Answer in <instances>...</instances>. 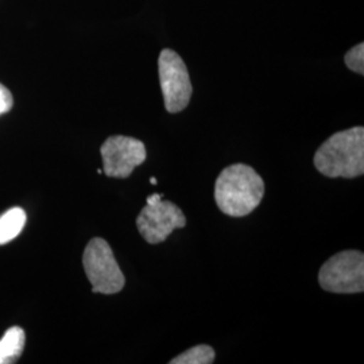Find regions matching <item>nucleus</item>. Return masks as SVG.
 <instances>
[{
  "label": "nucleus",
  "mask_w": 364,
  "mask_h": 364,
  "mask_svg": "<svg viewBox=\"0 0 364 364\" xmlns=\"http://www.w3.org/2000/svg\"><path fill=\"white\" fill-rule=\"evenodd\" d=\"M264 196V182L245 164H235L221 171L215 183V200L223 213L245 218L258 208Z\"/></svg>",
  "instance_id": "nucleus-1"
},
{
  "label": "nucleus",
  "mask_w": 364,
  "mask_h": 364,
  "mask_svg": "<svg viewBox=\"0 0 364 364\" xmlns=\"http://www.w3.org/2000/svg\"><path fill=\"white\" fill-rule=\"evenodd\" d=\"M314 166L329 178H356L364 173V129L353 127L328 138L314 154Z\"/></svg>",
  "instance_id": "nucleus-2"
},
{
  "label": "nucleus",
  "mask_w": 364,
  "mask_h": 364,
  "mask_svg": "<svg viewBox=\"0 0 364 364\" xmlns=\"http://www.w3.org/2000/svg\"><path fill=\"white\" fill-rule=\"evenodd\" d=\"M82 264L93 293L117 294L126 285V278L117 264L112 248L102 237H93L87 245Z\"/></svg>",
  "instance_id": "nucleus-3"
},
{
  "label": "nucleus",
  "mask_w": 364,
  "mask_h": 364,
  "mask_svg": "<svg viewBox=\"0 0 364 364\" xmlns=\"http://www.w3.org/2000/svg\"><path fill=\"white\" fill-rule=\"evenodd\" d=\"M318 284L331 293H362L364 290L363 252L347 250L333 255L321 266Z\"/></svg>",
  "instance_id": "nucleus-4"
},
{
  "label": "nucleus",
  "mask_w": 364,
  "mask_h": 364,
  "mask_svg": "<svg viewBox=\"0 0 364 364\" xmlns=\"http://www.w3.org/2000/svg\"><path fill=\"white\" fill-rule=\"evenodd\" d=\"M158 73L165 108L170 114L181 112L189 105L193 93L185 63L177 53L165 49L158 58Z\"/></svg>",
  "instance_id": "nucleus-5"
},
{
  "label": "nucleus",
  "mask_w": 364,
  "mask_h": 364,
  "mask_svg": "<svg viewBox=\"0 0 364 364\" xmlns=\"http://www.w3.org/2000/svg\"><path fill=\"white\" fill-rule=\"evenodd\" d=\"M100 154L103 158V173L114 178H127L135 168L141 166L147 158L142 141L115 135L105 141Z\"/></svg>",
  "instance_id": "nucleus-6"
},
{
  "label": "nucleus",
  "mask_w": 364,
  "mask_h": 364,
  "mask_svg": "<svg viewBox=\"0 0 364 364\" xmlns=\"http://www.w3.org/2000/svg\"><path fill=\"white\" fill-rule=\"evenodd\" d=\"M186 218L181 209L168 200L146 204L136 218L139 234L150 245H158L168 239L174 230L183 228Z\"/></svg>",
  "instance_id": "nucleus-7"
},
{
  "label": "nucleus",
  "mask_w": 364,
  "mask_h": 364,
  "mask_svg": "<svg viewBox=\"0 0 364 364\" xmlns=\"http://www.w3.org/2000/svg\"><path fill=\"white\" fill-rule=\"evenodd\" d=\"M25 340V331L22 328H10L0 340V364L15 363L23 352Z\"/></svg>",
  "instance_id": "nucleus-8"
},
{
  "label": "nucleus",
  "mask_w": 364,
  "mask_h": 364,
  "mask_svg": "<svg viewBox=\"0 0 364 364\" xmlns=\"http://www.w3.org/2000/svg\"><path fill=\"white\" fill-rule=\"evenodd\" d=\"M26 224V213L22 208H11L0 216V245L11 242L22 232Z\"/></svg>",
  "instance_id": "nucleus-9"
},
{
  "label": "nucleus",
  "mask_w": 364,
  "mask_h": 364,
  "mask_svg": "<svg viewBox=\"0 0 364 364\" xmlns=\"http://www.w3.org/2000/svg\"><path fill=\"white\" fill-rule=\"evenodd\" d=\"M216 353L215 350L207 346L200 344L189 348L188 351L182 352L181 355L176 356L170 360V364H210L215 362Z\"/></svg>",
  "instance_id": "nucleus-10"
},
{
  "label": "nucleus",
  "mask_w": 364,
  "mask_h": 364,
  "mask_svg": "<svg viewBox=\"0 0 364 364\" xmlns=\"http://www.w3.org/2000/svg\"><path fill=\"white\" fill-rule=\"evenodd\" d=\"M346 65L351 69L352 72L363 75L364 73V45L363 42L353 46L350 52L346 54Z\"/></svg>",
  "instance_id": "nucleus-11"
},
{
  "label": "nucleus",
  "mask_w": 364,
  "mask_h": 364,
  "mask_svg": "<svg viewBox=\"0 0 364 364\" xmlns=\"http://www.w3.org/2000/svg\"><path fill=\"white\" fill-rule=\"evenodd\" d=\"M14 100L11 92L3 84H0V115L7 114L13 108Z\"/></svg>",
  "instance_id": "nucleus-12"
},
{
  "label": "nucleus",
  "mask_w": 364,
  "mask_h": 364,
  "mask_svg": "<svg viewBox=\"0 0 364 364\" xmlns=\"http://www.w3.org/2000/svg\"><path fill=\"white\" fill-rule=\"evenodd\" d=\"M162 197H164V195H159V193L150 195L149 197H147V198H146V204H153V203H156V201L162 200Z\"/></svg>",
  "instance_id": "nucleus-13"
},
{
  "label": "nucleus",
  "mask_w": 364,
  "mask_h": 364,
  "mask_svg": "<svg viewBox=\"0 0 364 364\" xmlns=\"http://www.w3.org/2000/svg\"><path fill=\"white\" fill-rule=\"evenodd\" d=\"M150 182H151V183H153V185H156V178H154V177H153V178H150Z\"/></svg>",
  "instance_id": "nucleus-14"
}]
</instances>
